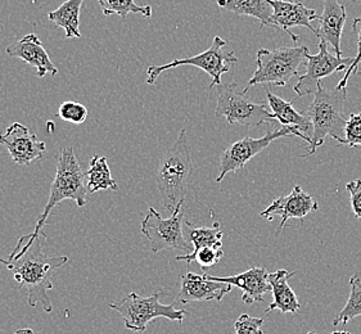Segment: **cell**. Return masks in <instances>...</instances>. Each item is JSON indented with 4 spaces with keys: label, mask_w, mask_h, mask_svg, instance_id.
<instances>
[{
    "label": "cell",
    "mask_w": 361,
    "mask_h": 334,
    "mask_svg": "<svg viewBox=\"0 0 361 334\" xmlns=\"http://www.w3.org/2000/svg\"><path fill=\"white\" fill-rule=\"evenodd\" d=\"M67 262V256L51 257L44 254L40 237L32 238L31 234L22 235L8 259H0V264L13 274L21 288L27 291V305L35 307L42 304L45 313L53 311L48 293L53 290L51 273Z\"/></svg>",
    "instance_id": "obj_1"
},
{
    "label": "cell",
    "mask_w": 361,
    "mask_h": 334,
    "mask_svg": "<svg viewBox=\"0 0 361 334\" xmlns=\"http://www.w3.org/2000/svg\"><path fill=\"white\" fill-rule=\"evenodd\" d=\"M192 173L188 135L185 129H181L175 143L162 156L157 170V187L164 207L169 212L173 214L184 204Z\"/></svg>",
    "instance_id": "obj_2"
},
{
    "label": "cell",
    "mask_w": 361,
    "mask_h": 334,
    "mask_svg": "<svg viewBox=\"0 0 361 334\" xmlns=\"http://www.w3.org/2000/svg\"><path fill=\"white\" fill-rule=\"evenodd\" d=\"M347 90H328L320 81L318 90L314 94L310 106L305 111L306 117L312 125V135L309 151L302 157H309L317 152L319 147L324 144L326 137H332L340 144L345 140V99Z\"/></svg>",
    "instance_id": "obj_3"
},
{
    "label": "cell",
    "mask_w": 361,
    "mask_h": 334,
    "mask_svg": "<svg viewBox=\"0 0 361 334\" xmlns=\"http://www.w3.org/2000/svg\"><path fill=\"white\" fill-rule=\"evenodd\" d=\"M84 180H85V174L81 170L73 147H66L58 156L57 170H56L54 180L51 183V194L40 218H37L34 232L31 233L32 238H39L44 235L42 230L44 225L47 224L51 211L54 210V207L62 201L66 199L75 201L78 207L87 206V189Z\"/></svg>",
    "instance_id": "obj_4"
},
{
    "label": "cell",
    "mask_w": 361,
    "mask_h": 334,
    "mask_svg": "<svg viewBox=\"0 0 361 334\" xmlns=\"http://www.w3.org/2000/svg\"><path fill=\"white\" fill-rule=\"evenodd\" d=\"M310 54L307 47H279L275 49H260L256 56V71L247 82L243 93L261 84L286 87L293 76H298V68L306 63Z\"/></svg>",
    "instance_id": "obj_5"
},
{
    "label": "cell",
    "mask_w": 361,
    "mask_h": 334,
    "mask_svg": "<svg viewBox=\"0 0 361 334\" xmlns=\"http://www.w3.org/2000/svg\"><path fill=\"white\" fill-rule=\"evenodd\" d=\"M215 117H224L228 124H240L245 128H256L275 121V116L267 111V104L253 103L235 81L217 87Z\"/></svg>",
    "instance_id": "obj_6"
},
{
    "label": "cell",
    "mask_w": 361,
    "mask_h": 334,
    "mask_svg": "<svg viewBox=\"0 0 361 334\" xmlns=\"http://www.w3.org/2000/svg\"><path fill=\"white\" fill-rule=\"evenodd\" d=\"M159 297V292H154L149 297H142L131 292L123 299L109 304V307L123 316L125 327L137 333H145L147 326L157 318H166L181 324L188 313L183 309H175L173 304H161Z\"/></svg>",
    "instance_id": "obj_7"
},
{
    "label": "cell",
    "mask_w": 361,
    "mask_h": 334,
    "mask_svg": "<svg viewBox=\"0 0 361 334\" xmlns=\"http://www.w3.org/2000/svg\"><path fill=\"white\" fill-rule=\"evenodd\" d=\"M225 47H226V42L224 39L215 37L212 45L201 54H197L189 58L173 59V62L166 65L151 66L147 70V84H151V85L154 84L159 79V75L167 70H173L181 66H195L212 78L209 89H212L215 85L219 87L223 84L221 76L224 73H229L231 66L238 62L234 51H225Z\"/></svg>",
    "instance_id": "obj_8"
},
{
    "label": "cell",
    "mask_w": 361,
    "mask_h": 334,
    "mask_svg": "<svg viewBox=\"0 0 361 334\" xmlns=\"http://www.w3.org/2000/svg\"><path fill=\"white\" fill-rule=\"evenodd\" d=\"M184 221L183 206L173 211L169 218H162L159 211L149 207L147 216L142 221L140 232L149 240L154 254L170 248L181 249L185 254H190V245L184 237Z\"/></svg>",
    "instance_id": "obj_9"
},
{
    "label": "cell",
    "mask_w": 361,
    "mask_h": 334,
    "mask_svg": "<svg viewBox=\"0 0 361 334\" xmlns=\"http://www.w3.org/2000/svg\"><path fill=\"white\" fill-rule=\"evenodd\" d=\"M290 135L304 139L309 143V146L311 144L310 137H306L302 132H300L293 128H288V126H283L282 129L267 130V134L259 139L246 137V138L240 139L238 142L233 143L225 149L221 156L220 173L217 175L216 182L221 183L224 180L226 175L235 173L240 168H245L247 162L252 160L253 157H256L259 153L262 152L276 139L290 137Z\"/></svg>",
    "instance_id": "obj_10"
},
{
    "label": "cell",
    "mask_w": 361,
    "mask_h": 334,
    "mask_svg": "<svg viewBox=\"0 0 361 334\" xmlns=\"http://www.w3.org/2000/svg\"><path fill=\"white\" fill-rule=\"evenodd\" d=\"M318 47V54L307 56L306 73L298 78V81L293 87L298 97L315 94L322 79H325L333 73L347 71V68L354 62V58L337 57L336 54L331 53L328 49V44L324 42H320Z\"/></svg>",
    "instance_id": "obj_11"
},
{
    "label": "cell",
    "mask_w": 361,
    "mask_h": 334,
    "mask_svg": "<svg viewBox=\"0 0 361 334\" xmlns=\"http://www.w3.org/2000/svg\"><path fill=\"white\" fill-rule=\"evenodd\" d=\"M267 3L273 8V18H271V27H278L287 32L290 39L298 43L300 37L293 34L292 27L304 26L306 29L312 31L315 35H318V29L311 26V22L319 21V16H317L315 9L304 6L302 1H288V0H267Z\"/></svg>",
    "instance_id": "obj_12"
},
{
    "label": "cell",
    "mask_w": 361,
    "mask_h": 334,
    "mask_svg": "<svg viewBox=\"0 0 361 334\" xmlns=\"http://www.w3.org/2000/svg\"><path fill=\"white\" fill-rule=\"evenodd\" d=\"M0 144L7 148L12 160L18 165H29L32 161L40 160L47 152L45 143L20 123L11 125L6 132L0 134Z\"/></svg>",
    "instance_id": "obj_13"
},
{
    "label": "cell",
    "mask_w": 361,
    "mask_h": 334,
    "mask_svg": "<svg viewBox=\"0 0 361 334\" xmlns=\"http://www.w3.org/2000/svg\"><path fill=\"white\" fill-rule=\"evenodd\" d=\"M231 284L214 282L209 279L207 273L198 276L185 271L180 276V291L175 298L173 304H189L203 301H223V298L231 293Z\"/></svg>",
    "instance_id": "obj_14"
},
{
    "label": "cell",
    "mask_w": 361,
    "mask_h": 334,
    "mask_svg": "<svg viewBox=\"0 0 361 334\" xmlns=\"http://www.w3.org/2000/svg\"><path fill=\"white\" fill-rule=\"evenodd\" d=\"M319 210V204L310 194L305 193L300 185L292 189L288 196L279 197L274 199L267 210L260 214L261 218H267V221H273L274 215H279L282 220L276 232H282L289 218L304 220L309 214Z\"/></svg>",
    "instance_id": "obj_15"
},
{
    "label": "cell",
    "mask_w": 361,
    "mask_h": 334,
    "mask_svg": "<svg viewBox=\"0 0 361 334\" xmlns=\"http://www.w3.org/2000/svg\"><path fill=\"white\" fill-rule=\"evenodd\" d=\"M6 51L9 57L22 59L27 65L35 67L39 78H44L47 73L51 76L58 75L57 67L51 62L48 51H45L37 34H29L18 42L11 44Z\"/></svg>",
    "instance_id": "obj_16"
},
{
    "label": "cell",
    "mask_w": 361,
    "mask_h": 334,
    "mask_svg": "<svg viewBox=\"0 0 361 334\" xmlns=\"http://www.w3.org/2000/svg\"><path fill=\"white\" fill-rule=\"evenodd\" d=\"M269 271L265 268H252L238 276H209V279L214 282L231 284L242 290V301L246 305H252L255 302H265L264 296L271 291L269 283Z\"/></svg>",
    "instance_id": "obj_17"
},
{
    "label": "cell",
    "mask_w": 361,
    "mask_h": 334,
    "mask_svg": "<svg viewBox=\"0 0 361 334\" xmlns=\"http://www.w3.org/2000/svg\"><path fill=\"white\" fill-rule=\"evenodd\" d=\"M346 6L341 4L338 0H324L323 13L319 16V29L317 37L320 42L332 47L334 54L342 57L341 39L346 23Z\"/></svg>",
    "instance_id": "obj_18"
},
{
    "label": "cell",
    "mask_w": 361,
    "mask_h": 334,
    "mask_svg": "<svg viewBox=\"0 0 361 334\" xmlns=\"http://www.w3.org/2000/svg\"><path fill=\"white\" fill-rule=\"evenodd\" d=\"M296 273L297 271L289 273L287 270L282 269L269 274V283L271 285L274 299L265 310V314L273 310H279L282 314H296L301 309L296 293L288 284L289 279L295 276Z\"/></svg>",
    "instance_id": "obj_19"
},
{
    "label": "cell",
    "mask_w": 361,
    "mask_h": 334,
    "mask_svg": "<svg viewBox=\"0 0 361 334\" xmlns=\"http://www.w3.org/2000/svg\"><path fill=\"white\" fill-rule=\"evenodd\" d=\"M267 102L276 121H279L283 126L293 128L309 137V132L312 131V125L305 113H300L293 107V103L284 101L281 97L273 94L270 90H267Z\"/></svg>",
    "instance_id": "obj_20"
},
{
    "label": "cell",
    "mask_w": 361,
    "mask_h": 334,
    "mask_svg": "<svg viewBox=\"0 0 361 334\" xmlns=\"http://www.w3.org/2000/svg\"><path fill=\"white\" fill-rule=\"evenodd\" d=\"M217 6L234 15L253 17L262 27H271L273 8L267 0H217Z\"/></svg>",
    "instance_id": "obj_21"
},
{
    "label": "cell",
    "mask_w": 361,
    "mask_h": 334,
    "mask_svg": "<svg viewBox=\"0 0 361 334\" xmlns=\"http://www.w3.org/2000/svg\"><path fill=\"white\" fill-rule=\"evenodd\" d=\"M84 0H66L59 7L48 13L49 21L54 22L57 27L65 30L66 37H81L80 32V11Z\"/></svg>",
    "instance_id": "obj_22"
},
{
    "label": "cell",
    "mask_w": 361,
    "mask_h": 334,
    "mask_svg": "<svg viewBox=\"0 0 361 334\" xmlns=\"http://www.w3.org/2000/svg\"><path fill=\"white\" fill-rule=\"evenodd\" d=\"M184 237L189 243L193 245V251L189 254H195L206 247H223V232L219 223H214V225L204 228V226H195L184 221Z\"/></svg>",
    "instance_id": "obj_23"
},
{
    "label": "cell",
    "mask_w": 361,
    "mask_h": 334,
    "mask_svg": "<svg viewBox=\"0 0 361 334\" xmlns=\"http://www.w3.org/2000/svg\"><path fill=\"white\" fill-rule=\"evenodd\" d=\"M87 179V189L89 193H97L99 190H117L118 185L115 179L112 178L111 170L106 157L93 156L89 161V168L85 173Z\"/></svg>",
    "instance_id": "obj_24"
},
{
    "label": "cell",
    "mask_w": 361,
    "mask_h": 334,
    "mask_svg": "<svg viewBox=\"0 0 361 334\" xmlns=\"http://www.w3.org/2000/svg\"><path fill=\"white\" fill-rule=\"evenodd\" d=\"M350 297L340 314L333 319V326H346L350 320L361 316V273H356L350 278Z\"/></svg>",
    "instance_id": "obj_25"
},
{
    "label": "cell",
    "mask_w": 361,
    "mask_h": 334,
    "mask_svg": "<svg viewBox=\"0 0 361 334\" xmlns=\"http://www.w3.org/2000/svg\"><path fill=\"white\" fill-rule=\"evenodd\" d=\"M101 6L103 15L120 16L121 18H126L130 13H139L147 18L152 17V7L151 6H137L135 0H98Z\"/></svg>",
    "instance_id": "obj_26"
},
{
    "label": "cell",
    "mask_w": 361,
    "mask_h": 334,
    "mask_svg": "<svg viewBox=\"0 0 361 334\" xmlns=\"http://www.w3.org/2000/svg\"><path fill=\"white\" fill-rule=\"evenodd\" d=\"M224 256V252L221 248L215 247H206L200 249L197 254H183V256H178L175 260L176 261H185L188 264L192 262H198V265L201 266L203 273H206L207 270L216 265L217 262L220 261Z\"/></svg>",
    "instance_id": "obj_27"
},
{
    "label": "cell",
    "mask_w": 361,
    "mask_h": 334,
    "mask_svg": "<svg viewBox=\"0 0 361 334\" xmlns=\"http://www.w3.org/2000/svg\"><path fill=\"white\" fill-rule=\"evenodd\" d=\"M58 117L62 121L70 123V124H84L87 118V109L81 103L68 101L59 106Z\"/></svg>",
    "instance_id": "obj_28"
},
{
    "label": "cell",
    "mask_w": 361,
    "mask_h": 334,
    "mask_svg": "<svg viewBox=\"0 0 361 334\" xmlns=\"http://www.w3.org/2000/svg\"><path fill=\"white\" fill-rule=\"evenodd\" d=\"M343 144L350 148H361V112L351 113L347 118Z\"/></svg>",
    "instance_id": "obj_29"
},
{
    "label": "cell",
    "mask_w": 361,
    "mask_h": 334,
    "mask_svg": "<svg viewBox=\"0 0 361 334\" xmlns=\"http://www.w3.org/2000/svg\"><path fill=\"white\" fill-rule=\"evenodd\" d=\"M353 31H354L355 35H356V37H357V54H356V57H354V62H353L351 66L347 68V71L345 73V76L342 78V80L338 82V85H337V87H336V89H338V90H346L348 79L351 78V75H356V73H357V68H359V65H360L361 16L360 17H357V18H355L354 21H353Z\"/></svg>",
    "instance_id": "obj_30"
},
{
    "label": "cell",
    "mask_w": 361,
    "mask_h": 334,
    "mask_svg": "<svg viewBox=\"0 0 361 334\" xmlns=\"http://www.w3.org/2000/svg\"><path fill=\"white\" fill-rule=\"evenodd\" d=\"M262 324L264 320L261 318H252L248 314H242L234 324L235 334H264Z\"/></svg>",
    "instance_id": "obj_31"
},
{
    "label": "cell",
    "mask_w": 361,
    "mask_h": 334,
    "mask_svg": "<svg viewBox=\"0 0 361 334\" xmlns=\"http://www.w3.org/2000/svg\"><path fill=\"white\" fill-rule=\"evenodd\" d=\"M347 192L351 198V209L355 216L361 220V179H356L353 182L347 183Z\"/></svg>",
    "instance_id": "obj_32"
},
{
    "label": "cell",
    "mask_w": 361,
    "mask_h": 334,
    "mask_svg": "<svg viewBox=\"0 0 361 334\" xmlns=\"http://www.w3.org/2000/svg\"><path fill=\"white\" fill-rule=\"evenodd\" d=\"M15 334H40L37 333L35 330H32L31 328H23V329H18L16 330Z\"/></svg>",
    "instance_id": "obj_33"
},
{
    "label": "cell",
    "mask_w": 361,
    "mask_h": 334,
    "mask_svg": "<svg viewBox=\"0 0 361 334\" xmlns=\"http://www.w3.org/2000/svg\"><path fill=\"white\" fill-rule=\"evenodd\" d=\"M331 334H351L350 332H347V330H337V332H333Z\"/></svg>",
    "instance_id": "obj_34"
},
{
    "label": "cell",
    "mask_w": 361,
    "mask_h": 334,
    "mask_svg": "<svg viewBox=\"0 0 361 334\" xmlns=\"http://www.w3.org/2000/svg\"><path fill=\"white\" fill-rule=\"evenodd\" d=\"M307 334H317V333H315V332H309V333H307Z\"/></svg>",
    "instance_id": "obj_35"
}]
</instances>
